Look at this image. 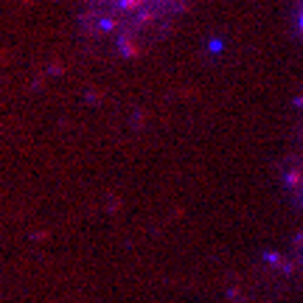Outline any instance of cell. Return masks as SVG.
<instances>
[{
    "mask_svg": "<svg viewBox=\"0 0 303 303\" xmlns=\"http://www.w3.org/2000/svg\"><path fill=\"white\" fill-rule=\"evenodd\" d=\"M281 188H283V197L303 211V96L298 101V112L292 121L289 149L281 160Z\"/></svg>",
    "mask_w": 303,
    "mask_h": 303,
    "instance_id": "7a4b0ae2",
    "label": "cell"
},
{
    "mask_svg": "<svg viewBox=\"0 0 303 303\" xmlns=\"http://www.w3.org/2000/svg\"><path fill=\"white\" fill-rule=\"evenodd\" d=\"M182 0H96V28L115 45L135 48L155 34Z\"/></svg>",
    "mask_w": 303,
    "mask_h": 303,
    "instance_id": "6da1fadb",
    "label": "cell"
}]
</instances>
